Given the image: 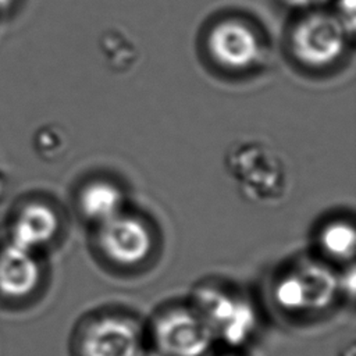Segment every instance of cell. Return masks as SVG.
I'll return each instance as SVG.
<instances>
[{
  "label": "cell",
  "instance_id": "6da1fadb",
  "mask_svg": "<svg viewBox=\"0 0 356 356\" xmlns=\"http://www.w3.org/2000/svg\"><path fill=\"white\" fill-rule=\"evenodd\" d=\"M270 300L288 321L323 318L342 302L339 274L320 260L302 259L275 275Z\"/></svg>",
  "mask_w": 356,
  "mask_h": 356
},
{
  "label": "cell",
  "instance_id": "7a4b0ae2",
  "mask_svg": "<svg viewBox=\"0 0 356 356\" xmlns=\"http://www.w3.org/2000/svg\"><path fill=\"white\" fill-rule=\"evenodd\" d=\"M188 302L206 321L217 346L246 350L261 327L256 303L234 285L202 281L191 289Z\"/></svg>",
  "mask_w": 356,
  "mask_h": 356
},
{
  "label": "cell",
  "instance_id": "3957f363",
  "mask_svg": "<svg viewBox=\"0 0 356 356\" xmlns=\"http://www.w3.org/2000/svg\"><path fill=\"white\" fill-rule=\"evenodd\" d=\"M146 346V318L124 307L86 312L68 335V356H136Z\"/></svg>",
  "mask_w": 356,
  "mask_h": 356
},
{
  "label": "cell",
  "instance_id": "277c9868",
  "mask_svg": "<svg viewBox=\"0 0 356 356\" xmlns=\"http://www.w3.org/2000/svg\"><path fill=\"white\" fill-rule=\"evenodd\" d=\"M145 318L147 346L160 356H209L217 348L210 328L188 299L159 306Z\"/></svg>",
  "mask_w": 356,
  "mask_h": 356
},
{
  "label": "cell",
  "instance_id": "5b68a950",
  "mask_svg": "<svg viewBox=\"0 0 356 356\" xmlns=\"http://www.w3.org/2000/svg\"><path fill=\"white\" fill-rule=\"evenodd\" d=\"M225 168L243 197L256 203H273L288 191V168L281 156L260 140L232 143L225 153Z\"/></svg>",
  "mask_w": 356,
  "mask_h": 356
},
{
  "label": "cell",
  "instance_id": "8992f818",
  "mask_svg": "<svg viewBox=\"0 0 356 356\" xmlns=\"http://www.w3.org/2000/svg\"><path fill=\"white\" fill-rule=\"evenodd\" d=\"M348 33L337 14L312 11L300 17L291 28L289 49L303 65L325 67L343 53Z\"/></svg>",
  "mask_w": 356,
  "mask_h": 356
},
{
  "label": "cell",
  "instance_id": "52a82bcc",
  "mask_svg": "<svg viewBox=\"0 0 356 356\" xmlns=\"http://www.w3.org/2000/svg\"><path fill=\"white\" fill-rule=\"evenodd\" d=\"M44 284L36 252L7 242L0 249V307L24 309L35 302Z\"/></svg>",
  "mask_w": 356,
  "mask_h": 356
},
{
  "label": "cell",
  "instance_id": "ba28073f",
  "mask_svg": "<svg viewBox=\"0 0 356 356\" xmlns=\"http://www.w3.org/2000/svg\"><path fill=\"white\" fill-rule=\"evenodd\" d=\"M97 246L111 264L131 268L146 261L153 249L147 225L125 211L97 225Z\"/></svg>",
  "mask_w": 356,
  "mask_h": 356
},
{
  "label": "cell",
  "instance_id": "9c48e42d",
  "mask_svg": "<svg viewBox=\"0 0 356 356\" xmlns=\"http://www.w3.org/2000/svg\"><path fill=\"white\" fill-rule=\"evenodd\" d=\"M207 49L214 63L229 71H249L263 57V43L256 31L241 19H224L213 26Z\"/></svg>",
  "mask_w": 356,
  "mask_h": 356
},
{
  "label": "cell",
  "instance_id": "30bf717a",
  "mask_svg": "<svg viewBox=\"0 0 356 356\" xmlns=\"http://www.w3.org/2000/svg\"><path fill=\"white\" fill-rule=\"evenodd\" d=\"M60 220L54 209L42 202L25 204L10 228V243L36 252L56 236Z\"/></svg>",
  "mask_w": 356,
  "mask_h": 356
},
{
  "label": "cell",
  "instance_id": "8fae6325",
  "mask_svg": "<svg viewBox=\"0 0 356 356\" xmlns=\"http://www.w3.org/2000/svg\"><path fill=\"white\" fill-rule=\"evenodd\" d=\"M78 209L96 227L124 211L122 191L108 181H93L78 195Z\"/></svg>",
  "mask_w": 356,
  "mask_h": 356
},
{
  "label": "cell",
  "instance_id": "7c38bea8",
  "mask_svg": "<svg viewBox=\"0 0 356 356\" xmlns=\"http://www.w3.org/2000/svg\"><path fill=\"white\" fill-rule=\"evenodd\" d=\"M323 252L338 263H352L355 253V229L352 224L334 221L327 224L320 234Z\"/></svg>",
  "mask_w": 356,
  "mask_h": 356
},
{
  "label": "cell",
  "instance_id": "4fadbf2b",
  "mask_svg": "<svg viewBox=\"0 0 356 356\" xmlns=\"http://www.w3.org/2000/svg\"><path fill=\"white\" fill-rule=\"evenodd\" d=\"M246 350H238V349H228L217 346L209 356H248L245 353Z\"/></svg>",
  "mask_w": 356,
  "mask_h": 356
},
{
  "label": "cell",
  "instance_id": "5bb4252c",
  "mask_svg": "<svg viewBox=\"0 0 356 356\" xmlns=\"http://www.w3.org/2000/svg\"><path fill=\"white\" fill-rule=\"evenodd\" d=\"M338 356H356V349L353 343H349Z\"/></svg>",
  "mask_w": 356,
  "mask_h": 356
},
{
  "label": "cell",
  "instance_id": "9a60e30c",
  "mask_svg": "<svg viewBox=\"0 0 356 356\" xmlns=\"http://www.w3.org/2000/svg\"><path fill=\"white\" fill-rule=\"evenodd\" d=\"M15 0H0V13L8 11L14 6Z\"/></svg>",
  "mask_w": 356,
  "mask_h": 356
},
{
  "label": "cell",
  "instance_id": "2e32d148",
  "mask_svg": "<svg viewBox=\"0 0 356 356\" xmlns=\"http://www.w3.org/2000/svg\"><path fill=\"white\" fill-rule=\"evenodd\" d=\"M136 356H160L159 353H156L153 349H150L149 346H146L139 355H136Z\"/></svg>",
  "mask_w": 356,
  "mask_h": 356
}]
</instances>
